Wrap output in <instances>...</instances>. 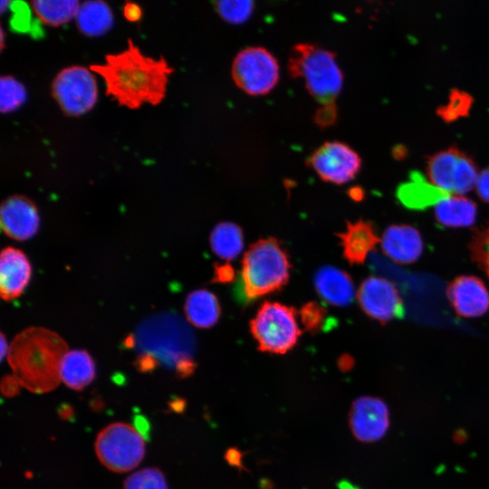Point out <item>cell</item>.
Returning <instances> with one entry per match:
<instances>
[{
  "label": "cell",
  "instance_id": "1",
  "mask_svg": "<svg viewBox=\"0 0 489 489\" xmlns=\"http://www.w3.org/2000/svg\"><path fill=\"white\" fill-rule=\"evenodd\" d=\"M90 69L102 78L106 94L130 110L143 104L158 105L174 72L164 57L145 55L132 39H128L123 51L107 54L103 62L91 64Z\"/></svg>",
  "mask_w": 489,
  "mask_h": 489
},
{
  "label": "cell",
  "instance_id": "2",
  "mask_svg": "<svg viewBox=\"0 0 489 489\" xmlns=\"http://www.w3.org/2000/svg\"><path fill=\"white\" fill-rule=\"evenodd\" d=\"M67 351V343L56 332L30 327L14 337L7 360L21 386L34 393H45L60 384V366Z\"/></svg>",
  "mask_w": 489,
  "mask_h": 489
},
{
  "label": "cell",
  "instance_id": "3",
  "mask_svg": "<svg viewBox=\"0 0 489 489\" xmlns=\"http://www.w3.org/2000/svg\"><path fill=\"white\" fill-rule=\"evenodd\" d=\"M139 355L152 358L158 365L174 369L179 377H187L196 369V337L186 321L175 312H162L144 320L135 333L125 340Z\"/></svg>",
  "mask_w": 489,
  "mask_h": 489
},
{
  "label": "cell",
  "instance_id": "4",
  "mask_svg": "<svg viewBox=\"0 0 489 489\" xmlns=\"http://www.w3.org/2000/svg\"><path fill=\"white\" fill-rule=\"evenodd\" d=\"M289 256L276 238H263L246 251L236 285V296L249 303L268 293L281 290L289 281Z\"/></svg>",
  "mask_w": 489,
  "mask_h": 489
},
{
  "label": "cell",
  "instance_id": "5",
  "mask_svg": "<svg viewBox=\"0 0 489 489\" xmlns=\"http://www.w3.org/2000/svg\"><path fill=\"white\" fill-rule=\"evenodd\" d=\"M292 78H302L310 95L321 106L336 105L343 74L336 62V54L314 43H297L288 60Z\"/></svg>",
  "mask_w": 489,
  "mask_h": 489
},
{
  "label": "cell",
  "instance_id": "6",
  "mask_svg": "<svg viewBox=\"0 0 489 489\" xmlns=\"http://www.w3.org/2000/svg\"><path fill=\"white\" fill-rule=\"evenodd\" d=\"M293 307L264 302L250 321L251 332L261 351L284 354L297 343L302 331Z\"/></svg>",
  "mask_w": 489,
  "mask_h": 489
},
{
  "label": "cell",
  "instance_id": "7",
  "mask_svg": "<svg viewBox=\"0 0 489 489\" xmlns=\"http://www.w3.org/2000/svg\"><path fill=\"white\" fill-rule=\"evenodd\" d=\"M95 452L108 469L123 473L132 470L142 461L145 442L138 429L117 422L110 424L98 434Z\"/></svg>",
  "mask_w": 489,
  "mask_h": 489
},
{
  "label": "cell",
  "instance_id": "8",
  "mask_svg": "<svg viewBox=\"0 0 489 489\" xmlns=\"http://www.w3.org/2000/svg\"><path fill=\"white\" fill-rule=\"evenodd\" d=\"M51 91L62 112L70 117L84 115L98 101V84L92 71L82 65L61 70L51 85Z\"/></svg>",
  "mask_w": 489,
  "mask_h": 489
},
{
  "label": "cell",
  "instance_id": "9",
  "mask_svg": "<svg viewBox=\"0 0 489 489\" xmlns=\"http://www.w3.org/2000/svg\"><path fill=\"white\" fill-rule=\"evenodd\" d=\"M279 64L265 48L247 47L239 52L232 64V77L236 86L253 96L270 92L279 81Z\"/></svg>",
  "mask_w": 489,
  "mask_h": 489
},
{
  "label": "cell",
  "instance_id": "10",
  "mask_svg": "<svg viewBox=\"0 0 489 489\" xmlns=\"http://www.w3.org/2000/svg\"><path fill=\"white\" fill-rule=\"evenodd\" d=\"M427 172L434 186L448 194L459 195L473 189L479 176L475 161L457 148H449L431 156Z\"/></svg>",
  "mask_w": 489,
  "mask_h": 489
},
{
  "label": "cell",
  "instance_id": "11",
  "mask_svg": "<svg viewBox=\"0 0 489 489\" xmlns=\"http://www.w3.org/2000/svg\"><path fill=\"white\" fill-rule=\"evenodd\" d=\"M306 164L325 182L342 185L352 180L361 168V158L341 141H327L307 158Z\"/></svg>",
  "mask_w": 489,
  "mask_h": 489
},
{
  "label": "cell",
  "instance_id": "12",
  "mask_svg": "<svg viewBox=\"0 0 489 489\" xmlns=\"http://www.w3.org/2000/svg\"><path fill=\"white\" fill-rule=\"evenodd\" d=\"M358 301L361 310L381 324L405 316L397 287L385 278L369 276L363 280L358 290Z\"/></svg>",
  "mask_w": 489,
  "mask_h": 489
},
{
  "label": "cell",
  "instance_id": "13",
  "mask_svg": "<svg viewBox=\"0 0 489 489\" xmlns=\"http://www.w3.org/2000/svg\"><path fill=\"white\" fill-rule=\"evenodd\" d=\"M349 424L359 441H378L383 437L389 427L388 407L380 398L361 397L351 406Z\"/></svg>",
  "mask_w": 489,
  "mask_h": 489
},
{
  "label": "cell",
  "instance_id": "14",
  "mask_svg": "<svg viewBox=\"0 0 489 489\" xmlns=\"http://www.w3.org/2000/svg\"><path fill=\"white\" fill-rule=\"evenodd\" d=\"M1 227L4 233L18 241H24L36 235L40 216L34 202L22 195H13L1 205Z\"/></svg>",
  "mask_w": 489,
  "mask_h": 489
},
{
  "label": "cell",
  "instance_id": "15",
  "mask_svg": "<svg viewBox=\"0 0 489 489\" xmlns=\"http://www.w3.org/2000/svg\"><path fill=\"white\" fill-rule=\"evenodd\" d=\"M447 298L456 314L476 318L489 309V292L483 281L473 275L455 278L447 286Z\"/></svg>",
  "mask_w": 489,
  "mask_h": 489
},
{
  "label": "cell",
  "instance_id": "16",
  "mask_svg": "<svg viewBox=\"0 0 489 489\" xmlns=\"http://www.w3.org/2000/svg\"><path fill=\"white\" fill-rule=\"evenodd\" d=\"M32 275V266L20 249L7 246L0 257V293L9 302L19 297L27 287Z\"/></svg>",
  "mask_w": 489,
  "mask_h": 489
},
{
  "label": "cell",
  "instance_id": "17",
  "mask_svg": "<svg viewBox=\"0 0 489 489\" xmlns=\"http://www.w3.org/2000/svg\"><path fill=\"white\" fill-rule=\"evenodd\" d=\"M381 247L386 255L399 264H412L423 253V240L418 230L408 225H391L381 238Z\"/></svg>",
  "mask_w": 489,
  "mask_h": 489
},
{
  "label": "cell",
  "instance_id": "18",
  "mask_svg": "<svg viewBox=\"0 0 489 489\" xmlns=\"http://www.w3.org/2000/svg\"><path fill=\"white\" fill-rule=\"evenodd\" d=\"M313 284L319 296L327 303L344 307L355 297V287L350 274L331 265L319 268L313 276Z\"/></svg>",
  "mask_w": 489,
  "mask_h": 489
},
{
  "label": "cell",
  "instance_id": "19",
  "mask_svg": "<svg viewBox=\"0 0 489 489\" xmlns=\"http://www.w3.org/2000/svg\"><path fill=\"white\" fill-rule=\"evenodd\" d=\"M337 235L340 240L343 257L351 265L363 264L369 252L381 241L374 225L362 219L353 223L348 221L345 231Z\"/></svg>",
  "mask_w": 489,
  "mask_h": 489
},
{
  "label": "cell",
  "instance_id": "20",
  "mask_svg": "<svg viewBox=\"0 0 489 489\" xmlns=\"http://www.w3.org/2000/svg\"><path fill=\"white\" fill-rule=\"evenodd\" d=\"M449 195L417 172L412 173L410 180L401 184L397 190V197L405 206L418 210L436 205Z\"/></svg>",
  "mask_w": 489,
  "mask_h": 489
},
{
  "label": "cell",
  "instance_id": "21",
  "mask_svg": "<svg viewBox=\"0 0 489 489\" xmlns=\"http://www.w3.org/2000/svg\"><path fill=\"white\" fill-rule=\"evenodd\" d=\"M95 373V363L84 350H68L62 360L61 380L72 389H83L94 379Z\"/></svg>",
  "mask_w": 489,
  "mask_h": 489
},
{
  "label": "cell",
  "instance_id": "22",
  "mask_svg": "<svg viewBox=\"0 0 489 489\" xmlns=\"http://www.w3.org/2000/svg\"><path fill=\"white\" fill-rule=\"evenodd\" d=\"M184 310L189 323L200 329L213 327L221 314L217 297L206 289L189 292L185 301Z\"/></svg>",
  "mask_w": 489,
  "mask_h": 489
},
{
  "label": "cell",
  "instance_id": "23",
  "mask_svg": "<svg viewBox=\"0 0 489 489\" xmlns=\"http://www.w3.org/2000/svg\"><path fill=\"white\" fill-rule=\"evenodd\" d=\"M477 216L476 204L465 197L449 195L435 207V217L445 227H467L475 224Z\"/></svg>",
  "mask_w": 489,
  "mask_h": 489
},
{
  "label": "cell",
  "instance_id": "24",
  "mask_svg": "<svg viewBox=\"0 0 489 489\" xmlns=\"http://www.w3.org/2000/svg\"><path fill=\"white\" fill-rule=\"evenodd\" d=\"M79 31L85 36L105 34L113 25V14L103 1H87L81 4L75 17Z\"/></svg>",
  "mask_w": 489,
  "mask_h": 489
},
{
  "label": "cell",
  "instance_id": "25",
  "mask_svg": "<svg viewBox=\"0 0 489 489\" xmlns=\"http://www.w3.org/2000/svg\"><path fill=\"white\" fill-rule=\"evenodd\" d=\"M210 246L219 258L226 261L235 259L244 248L241 227L232 222L217 224L210 234Z\"/></svg>",
  "mask_w": 489,
  "mask_h": 489
},
{
  "label": "cell",
  "instance_id": "26",
  "mask_svg": "<svg viewBox=\"0 0 489 489\" xmlns=\"http://www.w3.org/2000/svg\"><path fill=\"white\" fill-rule=\"evenodd\" d=\"M30 5L37 19L51 27L62 26L75 18L81 5L76 0H36Z\"/></svg>",
  "mask_w": 489,
  "mask_h": 489
},
{
  "label": "cell",
  "instance_id": "27",
  "mask_svg": "<svg viewBox=\"0 0 489 489\" xmlns=\"http://www.w3.org/2000/svg\"><path fill=\"white\" fill-rule=\"evenodd\" d=\"M27 100L24 85L11 75H3L0 79V110L11 113L18 110Z\"/></svg>",
  "mask_w": 489,
  "mask_h": 489
},
{
  "label": "cell",
  "instance_id": "28",
  "mask_svg": "<svg viewBox=\"0 0 489 489\" xmlns=\"http://www.w3.org/2000/svg\"><path fill=\"white\" fill-rule=\"evenodd\" d=\"M473 103L470 94L459 90H453L446 104L437 110V114L446 122L467 116Z\"/></svg>",
  "mask_w": 489,
  "mask_h": 489
},
{
  "label": "cell",
  "instance_id": "29",
  "mask_svg": "<svg viewBox=\"0 0 489 489\" xmlns=\"http://www.w3.org/2000/svg\"><path fill=\"white\" fill-rule=\"evenodd\" d=\"M124 489H168L162 472L148 467L131 474L124 482Z\"/></svg>",
  "mask_w": 489,
  "mask_h": 489
},
{
  "label": "cell",
  "instance_id": "30",
  "mask_svg": "<svg viewBox=\"0 0 489 489\" xmlns=\"http://www.w3.org/2000/svg\"><path fill=\"white\" fill-rule=\"evenodd\" d=\"M254 8L253 1H218L215 9L220 17L230 24H242L249 19Z\"/></svg>",
  "mask_w": 489,
  "mask_h": 489
},
{
  "label": "cell",
  "instance_id": "31",
  "mask_svg": "<svg viewBox=\"0 0 489 489\" xmlns=\"http://www.w3.org/2000/svg\"><path fill=\"white\" fill-rule=\"evenodd\" d=\"M469 249L472 260L489 277V222L473 234Z\"/></svg>",
  "mask_w": 489,
  "mask_h": 489
},
{
  "label": "cell",
  "instance_id": "32",
  "mask_svg": "<svg viewBox=\"0 0 489 489\" xmlns=\"http://www.w3.org/2000/svg\"><path fill=\"white\" fill-rule=\"evenodd\" d=\"M299 315L304 329L310 333H318L326 325L327 311L316 302L305 303Z\"/></svg>",
  "mask_w": 489,
  "mask_h": 489
},
{
  "label": "cell",
  "instance_id": "33",
  "mask_svg": "<svg viewBox=\"0 0 489 489\" xmlns=\"http://www.w3.org/2000/svg\"><path fill=\"white\" fill-rule=\"evenodd\" d=\"M338 117L336 105L322 106L314 114V122L321 128H327L335 123Z\"/></svg>",
  "mask_w": 489,
  "mask_h": 489
},
{
  "label": "cell",
  "instance_id": "34",
  "mask_svg": "<svg viewBox=\"0 0 489 489\" xmlns=\"http://www.w3.org/2000/svg\"><path fill=\"white\" fill-rule=\"evenodd\" d=\"M235 279V272L233 266L226 264H216L214 268L212 282L219 283H229Z\"/></svg>",
  "mask_w": 489,
  "mask_h": 489
},
{
  "label": "cell",
  "instance_id": "35",
  "mask_svg": "<svg viewBox=\"0 0 489 489\" xmlns=\"http://www.w3.org/2000/svg\"><path fill=\"white\" fill-rule=\"evenodd\" d=\"M475 187L481 200L489 203V166L479 174Z\"/></svg>",
  "mask_w": 489,
  "mask_h": 489
},
{
  "label": "cell",
  "instance_id": "36",
  "mask_svg": "<svg viewBox=\"0 0 489 489\" xmlns=\"http://www.w3.org/2000/svg\"><path fill=\"white\" fill-rule=\"evenodd\" d=\"M19 386L14 376H5L1 382L2 393L6 397H14L19 393Z\"/></svg>",
  "mask_w": 489,
  "mask_h": 489
},
{
  "label": "cell",
  "instance_id": "37",
  "mask_svg": "<svg viewBox=\"0 0 489 489\" xmlns=\"http://www.w3.org/2000/svg\"><path fill=\"white\" fill-rule=\"evenodd\" d=\"M140 7L133 3H126L123 7V14L127 20L130 22H137L141 16Z\"/></svg>",
  "mask_w": 489,
  "mask_h": 489
},
{
  "label": "cell",
  "instance_id": "38",
  "mask_svg": "<svg viewBox=\"0 0 489 489\" xmlns=\"http://www.w3.org/2000/svg\"><path fill=\"white\" fill-rule=\"evenodd\" d=\"M1 360H3L9 351V346L3 332L1 333Z\"/></svg>",
  "mask_w": 489,
  "mask_h": 489
},
{
  "label": "cell",
  "instance_id": "39",
  "mask_svg": "<svg viewBox=\"0 0 489 489\" xmlns=\"http://www.w3.org/2000/svg\"><path fill=\"white\" fill-rule=\"evenodd\" d=\"M350 197L354 200H360L363 196L362 189L360 187H352L350 192Z\"/></svg>",
  "mask_w": 489,
  "mask_h": 489
},
{
  "label": "cell",
  "instance_id": "40",
  "mask_svg": "<svg viewBox=\"0 0 489 489\" xmlns=\"http://www.w3.org/2000/svg\"><path fill=\"white\" fill-rule=\"evenodd\" d=\"M12 3L10 1H1L0 10L1 13H5Z\"/></svg>",
  "mask_w": 489,
  "mask_h": 489
},
{
  "label": "cell",
  "instance_id": "41",
  "mask_svg": "<svg viewBox=\"0 0 489 489\" xmlns=\"http://www.w3.org/2000/svg\"><path fill=\"white\" fill-rule=\"evenodd\" d=\"M5 32H4V28L1 27V50L4 49L5 47Z\"/></svg>",
  "mask_w": 489,
  "mask_h": 489
}]
</instances>
